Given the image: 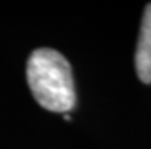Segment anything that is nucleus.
Returning <instances> with one entry per match:
<instances>
[{
  "label": "nucleus",
  "mask_w": 151,
  "mask_h": 149,
  "mask_svg": "<svg viewBox=\"0 0 151 149\" xmlns=\"http://www.w3.org/2000/svg\"><path fill=\"white\" fill-rule=\"evenodd\" d=\"M29 88L43 108L66 113L75 107V84L69 61L54 49L34 50L26 66Z\"/></svg>",
  "instance_id": "obj_1"
},
{
  "label": "nucleus",
  "mask_w": 151,
  "mask_h": 149,
  "mask_svg": "<svg viewBox=\"0 0 151 149\" xmlns=\"http://www.w3.org/2000/svg\"><path fill=\"white\" fill-rule=\"evenodd\" d=\"M134 64L139 79L144 84H151V3L145 6L142 15Z\"/></svg>",
  "instance_id": "obj_2"
},
{
  "label": "nucleus",
  "mask_w": 151,
  "mask_h": 149,
  "mask_svg": "<svg viewBox=\"0 0 151 149\" xmlns=\"http://www.w3.org/2000/svg\"><path fill=\"white\" fill-rule=\"evenodd\" d=\"M64 119H66V120H70V116L67 114V113H66V114H64Z\"/></svg>",
  "instance_id": "obj_3"
}]
</instances>
